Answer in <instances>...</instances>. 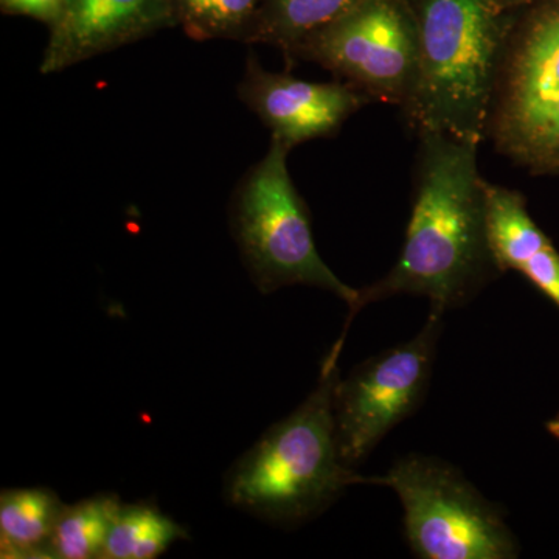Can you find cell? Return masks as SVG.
<instances>
[{"label": "cell", "mask_w": 559, "mask_h": 559, "mask_svg": "<svg viewBox=\"0 0 559 559\" xmlns=\"http://www.w3.org/2000/svg\"><path fill=\"white\" fill-rule=\"evenodd\" d=\"M414 204L396 263L384 277L359 289L358 307L400 294L428 297L447 312L468 304L498 272L488 246L485 179L476 143L419 131Z\"/></svg>", "instance_id": "1"}, {"label": "cell", "mask_w": 559, "mask_h": 559, "mask_svg": "<svg viewBox=\"0 0 559 559\" xmlns=\"http://www.w3.org/2000/svg\"><path fill=\"white\" fill-rule=\"evenodd\" d=\"M342 348L337 341L326 355L310 396L231 466L224 480L229 506L293 525L319 516L349 485L362 484L337 444L334 395Z\"/></svg>", "instance_id": "2"}, {"label": "cell", "mask_w": 559, "mask_h": 559, "mask_svg": "<svg viewBox=\"0 0 559 559\" xmlns=\"http://www.w3.org/2000/svg\"><path fill=\"white\" fill-rule=\"evenodd\" d=\"M502 0H418V61L404 116L480 145L511 35Z\"/></svg>", "instance_id": "3"}, {"label": "cell", "mask_w": 559, "mask_h": 559, "mask_svg": "<svg viewBox=\"0 0 559 559\" xmlns=\"http://www.w3.org/2000/svg\"><path fill=\"white\" fill-rule=\"evenodd\" d=\"M289 151L271 139L266 154L242 176L230 201L231 235L260 293L305 285L344 300L349 307L345 336L356 316L359 289L342 282L320 257L310 210L289 175Z\"/></svg>", "instance_id": "4"}, {"label": "cell", "mask_w": 559, "mask_h": 559, "mask_svg": "<svg viewBox=\"0 0 559 559\" xmlns=\"http://www.w3.org/2000/svg\"><path fill=\"white\" fill-rule=\"evenodd\" d=\"M399 495L404 536L421 559H513L520 557L502 510L443 460L411 454L388 474L364 477Z\"/></svg>", "instance_id": "5"}, {"label": "cell", "mask_w": 559, "mask_h": 559, "mask_svg": "<svg viewBox=\"0 0 559 559\" xmlns=\"http://www.w3.org/2000/svg\"><path fill=\"white\" fill-rule=\"evenodd\" d=\"M487 138L533 171H559V3L511 32Z\"/></svg>", "instance_id": "6"}, {"label": "cell", "mask_w": 559, "mask_h": 559, "mask_svg": "<svg viewBox=\"0 0 559 559\" xmlns=\"http://www.w3.org/2000/svg\"><path fill=\"white\" fill-rule=\"evenodd\" d=\"M299 60L330 70L371 102L403 108L417 73L414 11L403 0H364L305 40L294 55Z\"/></svg>", "instance_id": "7"}, {"label": "cell", "mask_w": 559, "mask_h": 559, "mask_svg": "<svg viewBox=\"0 0 559 559\" xmlns=\"http://www.w3.org/2000/svg\"><path fill=\"white\" fill-rule=\"evenodd\" d=\"M443 312L430 310L414 340L364 360L334 395L337 444L345 465L362 462L428 395Z\"/></svg>", "instance_id": "8"}, {"label": "cell", "mask_w": 559, "mask_h": 559, "mask_svg": "<svg viewBox=\"0 0 559 559\" xmlns=\"http://www.w3.org/2000/svg\"><path fill=\"white\" fill-rule=\"evenodd\" d=\"M238 97L288 148L331 138L370 98L345 81L312 83L271 72L250 53L237 87Z\"/></svg>", "instance_id": "9"}, {"label": "cell", "mask_w": 559, "mask_h": 559, "mask_svg": "<svg viewBox=\"0 0 559 559\" xmlns=\"http://www.w3.org/2000/svg\"><path fill=\"white\" fill-rule=\"evenodd\" d=\"M171 27V0H62L40 73L62 72Z\"/></svg>", "instance_id": "10"}, {"label": "cell", "mask_w": 559, "mask_h": 559, "mask_svg": "<svg viewBox=\"0 0 559 559\" xmlns=\"http://www.w3.org/2000/svg\"><path fill=\"white\" fill-rule=\"evenodd\" d=\"M62 509L64 503L49 488L3 489L0 496L2 558H51V536Z\"/></svg>", "instance_id": "11"}, {"label": "cell", "mask_w": 559, "mask_h": 559, "mask_svg": "<svg viewBox=\"0 0 559 559\" xmlns=\"http://www.w3.org/2000/svg\"><path fill=\"white\" fill-rule=\"evenodd\" d=\"M485 218L492 260L500 274L518 271L533 255L551 245L530 216L524 197L516 190L484 182Z\"/></svg>", "instance_id": "12"}, {"label": "cell", "mask_w": 559, "mask_h": 559, "mask_svg": "<svg viewBox=\"0 0 559 559\" xmlns=\"http://www.w3.org/2000/svg\"><path fill=\"white\" fill-rule=\"evenodd\" d=\"M364 0H261L252 44H270L288 66L310 36L358 9Z\"/></svg>", "instance_id": "13"}, {"label": "cell", "mask_w": 559, "mask_h": 559, "mask_svg": "<svg viewBox=\"0 0 559 559\" xmlns=\"http://www.w3.org/2000/svg\"><path fill=\"white\" fill-rule=\"evenodd\" d=\"M183 539L186 527L153 503H121L102 559H154Z\"/></svg>", "instance_id": "14"}, {"label": "cell", "mask_w": 559, "mask_h": 559, "mask_svg": "<svg viewBox=\"0 0 559 559\" xmlns=\"http://www.w3.org/2000/svg\"><path fill=\"white\" fill-rule=\"evenodd\" d=\"M120 507L116 495L92 496L64 506L51 536V558L102 559Z\"/></svg>", "instance_id": "15"}, {"label": "cell", "mask_w": 559, "mask_h": 559, "mask_svg": "<svg viewBox=\"0 0 559 559\" xmlns=\"http://www.w3.org/2000/svg\"><path fill=\"white\" fill-rule=\"evenodd\" d=\"M261 0H171L176 25L191 39L252 44Z\"/></svg>", "instance_id": "16"}, {"label": "cell", "mask_w": 559, "mask_h": 559, "mask_svg": "<svg viewBox=\"0 0 559 559\" xmlns=\"http://www.w3.org/2000/svg\"><path fill=\"white\" fill-rule=\"evenodd\" d=\"M520 272L559 308V252L554 245L533 255Z\"/></svg>", "instance_id": "17"}, {"label": "cell", "mask_w": 559, "mask_h": 559, "mask_svg": "<svg viewBox=\"0 0 559 559\" xmlns=\"http://www.w3.org/2000/svg\"><path fill=\"white\" fill-rule=\"evenodd\" d=\"M62 0H0L5 14H17L32 20L53 24L60 14Z\"/></svg>", "instance_id": "18"}, {"label": "cell", "mask_w": 559, "mask_h": 559, "mask_svg": "<svg viewBox=\"0 0 559 559\" xmlns=\"http://www.w3.org/2000/svg\"><path fill=\"white\" fill-rule=\"evenodd\" d=\"M547 430H549L555 439L559 440V417L550 419V421L547 423Z\"/></svg>", "instance_id": "19"}, {"label": "cell", "mask_w": 559, "mask_h": 559, "mask_svg": "<svg viewBox=\"0 0 559 559\" xmlns=\"http://www.w3.org/2000/svg\"><path fill=\"white\" fill-rule=\"evenodd\" d=\"M503 2V5H506V9L507 7L510 5V3H520V2H524V0H502Z\"/></svg>", "instance_id": "20"}]
</instances>
